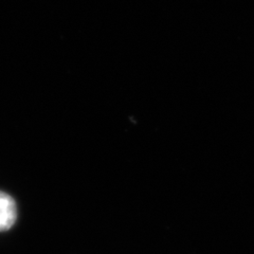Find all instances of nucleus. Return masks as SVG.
<instances>
[{
	"instance_id": "f257e3e1",
	"label": "nucleus",
	"mask_w": 254,
	"mask_h": 254,
	"mask_svg": "<svg viewBox=\"0 0 254 254\" xmlns=\"http://www.w3.org/2000/svg\"><path fill=\"white\" fill-rule=\"evenodd\" d=\"M17 216V205L14 198L0 190V232L9 231L15 225Z\"/></svg>"
}]
</instances>
